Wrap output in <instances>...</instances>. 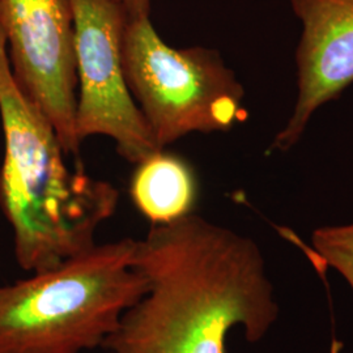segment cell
Wrapping results in <instances>:
<instances>
[{"label":"cell","mask_w":353,"mask_h":353,"mask_svg":"<svg viewBox=\"0 0 353 353\" xmlns=\"http://www.w3.org/2000/svg\"><path fill=\"white\" fill-rule=\"evenodd\" d=\"M134 265L148 288L103 343L110 352L225 353L233 328L254 344L278 321L256 242L199 214L152 225Z\"/></svg>","instance_id":"obj_1"},{"label":"cell","mask_w":353,"mask_h":353,"mask_svg":"<svg viewBox=\"0 0 353 353\" xmlns=\"http://www.w3.org/2000/svg\"><path fill=\"white\" fill-rule=\"evenodd\" d=\"M0 123V208L12 229L16 262L36 274L94 248L99 228L117 211L119 192L81 166H68L55 128L13 76L1 28Z\"/></svg>","instance_id":"obj_2"},{"label":"cell","mask_w":353,"mask_h":353,"mask_svg":"<svg viewBox=\"0 0 353 353\" xmlns=\"http://www.w3.org/2000/svg\"><path fill=\"white\" fill-rule=\"evenodd\" d=\"M137 240L96 245L32 278L0 285V353H88L148 288Z\"/></svg>","instance_id":"obj_3"},{"label":"cell","mask_w":353,"mask_h":353,"mask_svg":"<svg viewBox=\"0 0 353 353\" xmlns=\"http://www.w3.org/2000/svg\"><path fill=\"white\" fill-rule=\"evenodd\" d=\"M122 58L131 93L160 150L194 132H227L248 118L245 89L220 52L168 45L150 16L128 17Z\"/></svg>","instance_id":"obj_4"},{"label":"cell","mask_w":353,"mask_h":353,"mask_svg":"<svg viewBox=\"0 0 353 353\" xmlns=\"http://www.w3.org/2000/svg\"><path fill=\"white\" fill-rule=\"evenodd\" d=\"M76 58V137L114 140L138 164L160 151L127 81L122 42L126 11L117 0H70Z\"/></svg>","instance_id":"obj_5"},{"label":"cell","mask_w":353,"mask_h":353,"mask_svg":"<svg viewBox=\"0 0 353 353\" xmlns=\"http://www.w3.org/2000/svg\"><path fill=\"white\" fill-rule=\"evenodd\" d=\"M13 76L50 121L68 156H79L76 137V58L70 0H0Z\"/></svg>","instance_id":"obj_6"},{"label":"cell","mask_w":353,"mask_h":353,"mask_svg":"<svg viewBox=\"0 0 353 353\" xmlns=\"http://www.w3.org/2000/svg\"><path fill=\"white\" fill-rule=\"evenodd\" d=\"M288 1L301 34L296 50V103L271 144L279 152L293 148L316 110L353 83V0Z\"/></svg>","instance_id":"obj_7"},{"label":"cell","mask_w":353,"mask_h":353,"mask_svg":"<svg viewBox=\"0 0 353 353\" xmlns=\"http://www.w3.org/2000/svg\"><path fill=\"white\" fill-rule=\"evenodd\" d=\"M130 198L152 225H164L194 212L198 179L186 160L160 150L137 164Z\"/></svg>","instance_id":"obj_8"},{"label":"cell","mask_w":353,"mask_h":353,"mask_svg":"<svg viewBox=\"0 0 353 353\" xmlns=\"http://www.w3.org/2000/svg\"><path fill=\"white\" fill-rule=\"evenodd\" d=\"M312 243L316 255L338 271L353 290V223L318 228Z\"/></svg>","instance_id":"obj_9"},{"label":"cell","mask_w":353,"mask_h":353,"mask_svg":"<svg viewBox=\"0 0 353 353\" xmlns=\"http://www.w3.org/2000/svg\"><path fill=\"white\" fill-rule=\"evenodd\" d=\"M128 17H143L151 14L152 0H117Z\"/></svg>","instance_id":"obj_10"},{"label":"cell","mask_w":353,"mask_h":353,"mask_svg":"<svg viewBox=\"0 0 353 353\" xmlns=\"http://www.w3.org/2000/svg\"><path fill=\"white\" fill-rule=\"evenodd\" d=\"M100 353H113V352H110V351H108V350H103V351H102V352H100Z\"/></svg>","instance_id":"obj_11"}]
</instances>
